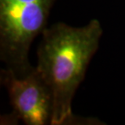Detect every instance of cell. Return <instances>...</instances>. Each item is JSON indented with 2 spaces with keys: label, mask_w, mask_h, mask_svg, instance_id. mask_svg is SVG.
Wrapping results in <instances>:
<instances>
[{
  "label": "cell",
  "mask_w": 125,
  "mask_h": 125,
  "mask_svg": "<svg viewBox=\"0 0 125 125\" xmlns=\"http://www.w3.org/2000/svg\"><path fill=\"white\" fill-rule=\"evenodd\" d=\"M102 33L97 19L81 27L59 22L42 32L36 68L52 94L51 125L77 124L81 121L72 112V100L98 49Z\"/></svg>",
  "instance_id": "6da1fadb"
},
{
  "label": "cell",
  "mask_w": 125,
  "mask_h": 125,
  "mask_svg": "<svg viewBox=\"0 0 125 125\" xmlns=\"http://www.w3.org/2000/svg\"><path fill=\"white\" fill-rule=\"evenodd\" d=\"M56 0H0V59L19 76L34 67L29 54L33 40L47 27Z\"/></svg>",
  "instance_id": "7a4b0ae2"
},
{
  "label": "cell",
  "mask_w": 125,
  "mask_h": 125,
  "mask_svg": "<svg viewBox=\"0 0 125 125\" xmlns=\"http://www.w3.org/2000/svg\"><path fill=\"white\" fill-rule=\"evenodd\" d=\"M0 81L8 94L12 112L27 125H51L53 97L36 67L19 76L7 67L1 70Z\"/></svg>",
  "instance_id": "3957f363"
}]
</instances>
